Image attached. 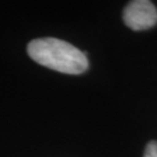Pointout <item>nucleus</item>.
<instances>
[{
  "instance_id": "1",
  "label": "nucleus",
  "mask_w": 157,
  "mask_h": 157,
  "mask_svg": "<svg viewBox=\"0 0 157 157\" xmlns=\"http://www.w3.org/2000/svg\"><path fill=\"white\" fill-rule=\"evenodd\" d=\"M27 51L36 63L58 72L79 75L89 67L86 54L62 40L54 37L33 40L29 42Z\"/></svg>"
},
{
  "instance_id": "2",
  "label": "nucleus",
  "mask_w": 157,
  "mask_h": 157,
  "mask_svg": "<svg viewBox=\"0 0 157 157\" xmlns=\"http://www.w3.org/2000/svg\"><path fill=\"white\" fill-rule=\"evenodd\" d=\"M122 19L133 30H146L157 23V10L151 1L135 0L124 7Z\"/></svg>"
},
{
  "instance_id": "3",
  "label": "nucleus",
  "mask_w": 157,
  "mask_h": 157,
  "mask_svg": "<svg viewBox=\"0 0 157 157\" xmlns=\"http://www.w3.org/2000/svg\"><path fill=\"white\" fill-rule=\"evenodd\" d=\"M143 157H157V141L148 142L146 149H144Z\"/></svg>"
}]
</instances>
